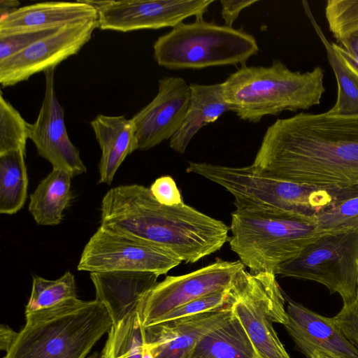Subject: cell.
<instances>
[{
    "instance_id": "2e32d148",
    "label": "cell",
    "mask_w": 358,
    "mask_h": 358,
    "mask_svg": "<svg viewBox=\"0 0 358 358\" xmlns=\"http://www.w3.org/2000/svg\"><path fill=\"white\" fill-rule=\"evenodd\" d=\"M231 315L229 304L217 310L144 327L145 343L155 358H186L206 334Z\"/></svg>"
},
{
    "instance_id": "ac0fdd59",
    "label": "cell",
    "mask_w": 358,
    "mask_h": 358,
    "mask_svg": "<svg viewBox=\"0 0 358 358\" xmlns=\"http://www.w3.org/2000/svg\"><path fill=\"white\" fill-rule=\"evenodd\" d=\"M159 276L138 271L90 273L95 300L106 307L113 326L138 311L144 296L157 283Z\"/></svg>"
},
{
    "instance_id": "e575fe53",
    "label": "cell",
    "mask_w": 358,
    "mask_h": 358,
    "mask_svg": "<svg viewBox=\"0 0 358 358\" xmlns=\"http://www.w3.org/2000/svg\"><path fill=\"white\" fill-rule=\"evenodd\" d=\"M331 43L345 66L358 78V30Z\"/></svg>"
},
{
    "instance_id": "603a6c76",
    "label": "cell",
    "mask_w": 358,
    "mask_h": 358,
    "mask_svg": "<svg viewBox=\"0 0 358 358\" xmlns=\"http://www.w3.org/2000/svg\"><path fill=\"white\" fill-rule=\"evenodd\" d=\"M72 177L52 169L30 194L29 211L38 225L55 226L63 219V213L73 199Z\"/></svg>"
},
{
    "instance_id": "8d00e7d4",
    "label": "cell",
    "mask_w": 358,
    "mask_h": 358,
    "mask_svg": "<svg viewBox=\"0 0 358 358\" xmlns=\"http://www.w3.org/2000/svg\"><path fill=\"white\" fill-rule=\"evenodd\" d=\"M18 332L15 331L6 324H1L0 327V348L6 353L9 350L15 342Z\"/></svg>"
},
{
    "instance_id": "9a60e30c",
    "label": "cell",
    "mask_w": 358,
    "mask_h": 358,
    "mask_svg": "<svg viewBox=\"0 0 358 358\" xmlns=\"http://www.w3.org/2000/svg\"><path fill=\"white\" fill-rule=\"evenodd\" d=\"M190 100V84L184 78L159 79L155 98L131 117L138 150H147L171 139L183 124Z\"/></svg>"
},
{
    "instance_id": "4316f807",
    "label": "cell",
    "mask_w": 358,
    "mask_h": 358,
    "mask_svg": "<svg viewBox=\"0 0 358 358\" xmlns=\"http://www.w3.org/2000/svg\"><path fill=\"white\" fill-rule=\"evenodd\" d=\"M73 298H77V288L74 275L70 271H66L57 280L34 276L25 313L50 308Z\"/></svg>"
},
{
    "instance_id": "1f68e13d",
    "label": "cell",
    "mask_w": 358,
    "mask_h": 358,
    "mask_svg": "<svg viewBox=\"0 0 358 358\" xmlns=\"http://www.w3.org/2000/svg\"><path fill=\"white\" fill-rule=\"evenodd\" d=\"M231 286L229 288L219 290L196 299L173 310L162 317L157 324L217 310L229 305Z\"/></svg>"
},
{
    "instance_id": "8992f818",
    "label": "cell",
    "mask_w": 358,
    "mask_h": 358,
    "mask_svg": "<svg viewBox=\"0 0 358 358\" xmlns=\"http://www.w3.org/2000/svg\"><path fill=\"white\" fill-rule=\"evenodd\" d=\"M230 230L231 250L252 274L275 275L322 234L314 224L268 210L236 209Z\"/></svg>"
},
{
    "instance_id": "7402d4cb",
    "label": "cell",
    "mask_w": 358,
    "mask_h": 358,
    "mask_svg": "<svg viewBox=\"0 0 358 358\" xmlns=\"http://www.w3.org/2000/svg\"><path fill=\"white\" fill-rule=\"evenodd\" d=\"M186 358H261L238 319L232 315L206 334Z\"/></svg>"
},
{
    "instance_id": "ba28073f",
    "label": "cell",
    "mask_w": 358,
    "mask_h": 358,
    "mask_svg": "<svg viewBox=\"0 0 358 358\" xmlns=\"http://www.w3.org/2000/svg\"><path fill=\"white\" fill-rule=\"evenodd\" d=\"M275 275L243 269L231 286L229 306L261 358H291L273 326L288 320Z\"/></svg>"
},
{
    "instance_id": "7a4b0ae2",
    "label": "cell",
    "mask_w": 358,
    "mask_h": 358,
    "mask_svg": "<svg viewBox=\"0 0 358 358\" xmlns=\"http://www.w3.org/2000/svg\"><path fill=\"white\" fill-rule=\"evenodd\" d=\"M100 226L158 248L181 262L195 263L218 251L229 228L184 203L165 206L145 186L109 189L101 204Z\"/></svg>"
},
{
    "instance_id": "cb8c5ba5",
    "label": "cell",
    "mask_w": 358,
    "mask_h": 358,
    "mask_svg": "<svg viewBox=\"0 0 358 358\" xmlns=\"http://www.w3.org/2000/svg\"><path fill=\"white\" fill-rule=\"evenodd\" d=\"M303 8L317 36L324 46L327 59L337 82V99L327 113L333 115H358V78L348 69L325 36L315 19L308 1H302Z\"/></svg>"
},
{
    "instance_id": "d6986e66",
    "label": "cell",
    "mask_w": 358,
    "mask_h": 358,
    "mask_svg": "<svg viewBox=\"0 0 358 358\" xmlns=\"http://www.w3.org/2000/svg\"><path fill=\"white\" fill-rule=\"evenodd\" d=\"M96 19L98 11L83 1L37 3L20 7L1 17L0 32L62 27Z\"/></svg>"
},
{
    "instance_id": "d6a6232c",
    "label": "cell",
    "mask_w": 358,
    "mask_h": 358,
    "mask_svg": "<svg viewBox=\"0 0 358 358\" xmlns=\"http://www.w3.org/2000/svg\"><path fill=\"white\" fill-rule=\"evenodd\" d=\"M332 318L344 336L358 349V296L343 304L339 313Z\"/></svg>"
},
{
    "instance_id": "f1b7e54d",
    "label": "cell",
    "mask_w": 358,
    "mask_h": 358,
    "mask_svg": "<svg viewBox=\"0 0 358 358\" xmlns=\"http://www.w3.org/2000/svg\"><path fill=\"white\" fill-rule=\"evenodd\" d=\"M314 224L321 233L358 229V193L320 213Z\"/></svg>"
},
{
    "instance_id": "ab89813d",
    "label": "cell",
    "mask_w": 358,
    "mask_h": 358,
    "mask_svg": "<svg viewBox=\"0 0 358 358\" xmlns=\"http://www.w3.org/2000/svg\"><path fill=\"white\" fill-rule=\"evenodd\" d=\"M308 358H334L329 355H327L322 352L315 350L314 351Z\"/></svg>"
},
{
    "instance_id": "44dd1931",
    "label": "cell",
    "mask_w": 358,
    "mask_h": 358,
    "mask_svg": "<svg viewBox=\"0 0 358 358\" xmlns=\"http://www.w3.org/2000/svg\"><path fill=\"white\" fill-rule=\"evenodd\" d=\"M190 88L191 100L185 120L169 142V146L180 154L185 152L191 140L203 126L231 111L222 96L221 83H192Z\"/></svg>"
},
{
    "instance_id": "d4e9b609",
    "label": "cell",
    "mask_w": 358,
    "mask_h": 358,
    "mask_svg": "<svg viewBox=\"0 0 358 358\" xmlns=\"http://www.w3.org/2000/svg\"><path fill=\"white\" fill-rule=\"evenodd\" d=\"M25 152L20 150L0 155V213L14 215L27 198L28 176Z\"/></svg>"
},
{
    "instance_id": "f546056e",
    "label": "cell",
    "mask_w": 358,
    "mask_h": 358,
    "mask_svg": "<svg viewBox=\"0 0 358 358\" xmlns=\"http://www.w3.org/2000/svg\"><path fill=\"white\" fill-rule=\"evenodd\" d=\"M324 13L336 42L358 30V0H328Z\"/></svg>"
},
{
    "instance_id": "836d02e7",
    "label": "cell",
    "mask_w": 358,
    "mask_h": 358,
    "mask_svg": "<svg viewBox=\"0 0 358 358\" xmlns=\"http://www.w3.org/2000/svg\"><path fill=\"white\" fill-rule=\"evenodd\" d=\"M149 189L154 198L161 204L175 206L184 203L180 192L171 176L158 178Z\"/></svg>"
},
{
    "instance_id": "6da1fadb",
    "label": "cell",
    "mask_w": 358,
    "mask_h": 358,
    "mask_svg": "<svg viewBox=\"0 0 358 358\" xmlns=\"http://www.w3.org/2000/svg\"><path fill=\"white\" fill-rule=\"evenodd\" d=\"M252 165L300 183L358 186V115L299 113L278 119L267 128Z\"/></svg>"
},
{
    "instance_id": "f35d334b",
    "label": "cell",
    "mask_w": 358,
    "mask_h": 358,
    "mask_svg": "<svg viewBox=\"0 0 358 358\" xmlns=\"http://www.w3.org/2000/svg\"><path fill=\"white\" fill-rule=\"evenodd\" d=\"M90 358H111L110 351L107 345L105 344V346L101 353L94 354Z\"/></svg>"
},
{
    "instance_id": "7c38bea8",
    "label": "cell",
    "mask_w": 358,
    "mask_h": 358,
    "mask_svg": "<svg viewBox=\"0 0 358 358\" xmlns=\"http://www.w3.org/2000/svg\"><path fill=\"white\" fill-rule=\"evenodd\" d=\"M213 0L106 1L98 28L122 32L173 28L190 17L202 20Z\"/></svg>"
},
{
    "instance_id": "e0dca14e",
    "label": "cell",
    "mask_w": 358,
    "mask_h": 358,
    "mask_svg": "<svg viewBox=\"0 0 358 358\" xmlns=\"http://www.w3.org/2000/svg\"><path fill=\"white\" fill-rule=\"evenodd\" d=\"M283 325L296 348L307 358L315 350L334 358H358V349L342 334L333 318L322 316L289 299Z\"/></svg>"
},
{
    "instance_id": "30bf717a",
    "label": "cell",
    "mask_w": 358,
    "mask_h": 358,
    "mask_svg": "<svg viewBox=\"0 0 358 358\" xmlns=\"http://www.w3.org/2000/svg\"><path fill=\"white\" fill-rule=\"evenodd\" d=\"M181 262L158 248L99 226L84 247L77 268L90 273L138 271L160 275Z\"/></svg>"
},
{
    "instance_id": "8fae6325",
    "label": "cell",
    "mask_w": 358,
    "mask_h": 358,
    "mask_svg": "<svg viewBox=\"0 0 358 358\" xmlns=\"http://www.w3.org/2000/svg\"><path fill=\"white\" fill-rule=\"evenodd\" d=\"M245 266L217 260L187 274L167 276L144 296L138 312L144 327L156 324L173 310L206 294L229 288Z\"/></svg>"
},
{
    "instance_id": "b9f144b4",
    "label": "cell",
    "mask_w": 358,
    "mask_h": 358,
    "mask_svg": "<svg viewBox=\"0 0 358 358\" xmlns=\"http://www.w3.org/2000/svg\"><path fill=\"white\" fill-rule=\"evenodd\" d=\"M357 296H358V274H357Z\"/></svg>"
},
{
    "instance_id": "60d3db41",
    "label": "cell",
    "mask_w": 358,
    "mask_h": 358,
    "mask_svg": "<svg viewBox=\"0 0 358 358\" xmlns=\"http://www.w3.org/2000/svg\"><path fill=\"white\" fill-rule=\"evenodd\" d=\"M143 358H155L152 352L145 343Z\"/></svg>"
},
{
    "instance_id": "ffe728a7",
    "label": "cell",
    "mask_w": 358,
    "mask_h": 358,
    "mask_svg": "<svg viewBox=\"0 0 358 358\" xmlns=\"http://www.w3.org/2000/svg\"><path fill=\"white\" fill-rule=\"evenodd\" d=\"M90 125L101 150L99 182L110 185L125 158L138 150L134 124L124 115H99Z\"/></svg>"
},
{
    "instance_id": "484cf974",
    "label": "cell",
    "mask_w": 358,
    "mask_h": 358,
    "mask_svg": "<svg viewBox=\"0 0 358 358\" xmlns=\"http://www.w3.org/2000/svg\"><path fill=\"white\" fill-rule=\"evenodd\" d=\"M108 335L111 358H143L145 331L138 311L113 326Z\"/></svg>"
},
{
    "instance_id": "83f0119b",
    "label": "cell",
    "mask_w": 358,
    "mask_h": 358,
    "mask_svg": "<svg viewBox=\"0 0 358 358\" xmlns=\"http://www.w3.org/2000/svg\"><path fill=\"white\" fill-rule=\"evenodd\" d=\"M28 122L0 95V155L17 150L26 151Z\"/></svg>"
},
{
    "instance_id": "5b68a950",
    "label": "cell",
    "mask_w": 358,
    "mask_h": 358,
    "mask_svg": "<svg viewBox=\"0 0 358 358\" xmlns=\"http://www.w3.org/2000/svg\"><path fill=\"white\" fill-rule=\"evenodd\" d=\"M324 75L320 66L301 73L280 60L268 66L243 64L221 83V90L231 111L257 123L266 115L319 105L326 90Z\"/></svg>"
},
{
    "instance_id": "5bb4252c",
    "label": "cell",
    "mask_w": 358,
    "mask_h": 358,
    "mask_svg": "<svg viewBox=\"0 0 358 358\" xmlns=\"http://www.w3.org/2000/svg\"><path fill=\"white\" fill-rule=\"evenodd\" d=\"M55 71L51 68L44 72V98L36 121L28 123L29 138L38 155L48 160L52 169L64 171L73 178L85 173L87 169L66 131L64 109L55 92Z\"/></svg>"
},
{
    "instance_id": "52a82bcc",
    "label": "cell",
    "mask_w": 358,
    "mask_h": 358,
    "mask_svg": "<svg viewBox=\"0 0 358 358\" xmlns=\"http://www.w3.org/2000/svg\"><path fill=\"white\" fill-rule=\"evenodd\" d=\"M153 50L158 65L178 70L243 65L259 48L250 34L202 19L172 28L156 40Z\"/></svg>"
},
{
    "instance_id": "4fadbf2b",
    "label": "cell",
    "mask_w": 358,
    "mask_h": 358,
    "mask_svg": "<svg viewBox=\"0 0 358 358\" xmlns=\"http://www.w3.org/2000/svg\"><path fill=\"white\" fill-rule=\"evenodd\" d=\"M98 28V19L66 24L47 36L0 62V83L15 85L31 76L56 66L77 54Z\"/></svg>"
},
{
    "instance_id": "9c48e42d",
    "label": "cell",
    "mask_w": 358,
    "mask_h": 358,
    "mask_svg": "<svg viewBox=\"0 0 358 358\" xmlns=\"http://www.w3.org/2000/svg\"><path fill=\"white\" fill-rule=\"evenodd\" d=\"M275 273L315 281L338 294L343 304L350 303L357 295L358 229L322 233Z\"/></svg>"
},
{
    "instance_id": "3957f363",
    "label": "cell",
    "mask_w": 358,
    "mask_h": 358,
    "mask_svg": "<svg viewBox=\"0 0 358 358\" xmlns=\"http://www.w3.org/2000/svg\"><path fill=\"white\" fill-rule=\"evenodd\" d=\"M186 171L226 189L234 197L236 210H268L312 224L320 213L358 193V186L296 182L264 173L252 164L233 167L190 162Z\"/></svg>"
},
{
    "instance_id": "74e56055",
    "label": "cell",
    "mask_w": 358,
    "mask_h": 358,
    "mask_svg": "<svg viewBox=\"0 0 358 358\" xmlns=\"http://www.w3.org/2000/svg\"><path fill=\"white\" fill-rule=\"evenodd\" d=\"M20 3L15 0H0L1 17L4 16L18 8Z\"/></svg>"
},
{
    "instance_id": "4dcf8cb0",
    "label": "cell",
    "mask_w": 358,
    "mask_h": 358,
    "mask_svg": "<svg viewBox=\"0 0 358 358\" xmlns=\"http://www.w3.org/2000/svg\"><path fill=\"white\" fill-rule=\"evenodd\" d=\"M64 26L0 32V62L56 33Z\"/></svg>"
},
{
    "instance_id": "d590c367",
    "label": "cell",
    "mask_w": 358,
    "mask_h": 358,
    "mask_svg": "<svg viewBox=\"0 0 358 358\" xmlns=\"http://www.w3.org/2000/svg\"><path fill=\"white\" fill-rule=\"evenodd\" d=\"M221 15L225 25L232 27L240 13L258 1H234L221 0Z\"/></svg>"
},
{
    "instance_id": "277c9868",
    "label": "cell",
    "mask_w": 358,
    "mask_h": 358,
    "mask_svg": "<svg viewBox=\"0 0 358 358\" xmlns=\"http://www.w3.org/2000/svg\"><path fill=\"white\" fill-rule=\"evenodd\" d=\"M25 320L3 358H85L113 326L103 303L78 297L25 313Z\"/></svg>"
}]
</instances>
